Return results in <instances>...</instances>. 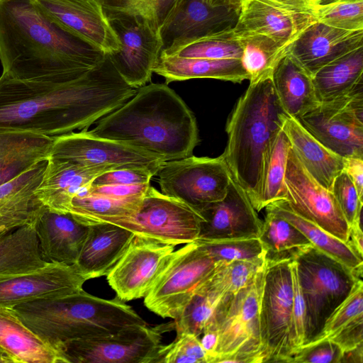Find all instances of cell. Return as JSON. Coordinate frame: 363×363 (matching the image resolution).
<instances>
[{
  "label": "cell",
  "instance_id": "6da1fadb",
  "mask_svg": "<svg viewBox=\"0 0 363 363\" xmlns=\"http://www.w3.org/2000/svg\"><path fill=\"white\" fill-rule=\"evenodd\" d=\"M108 55L82 76L67 82L0 77V128L56 137L88 129L136 93Z\"/></svg>",
  "mask_w": 363,
  "mask_h": 363
},
{
  "label": "cell",
  "instance_id": "7a4b0ae2",
  "mask_svg": "<svg viewBox=\"0 0 363 363\" xmlns=\"http://www.w3.org/2000/svg\"><path fill=\"white\" fill-rule=\"evenodd\" d=\"M105 56L56 23L35 0H0L2 74L20 80L67 82Z\"/></svg>",
  "mask_w": 363,
  "mask_h": 363
},
{
  "label": "cell",
  "instance_id": "3957f363",
  "mask_svg": "<svg viewBox=\"0 0 363 363\" xmlns=\"http://www.w3.org/2000/svg\"><path fill=\"white\" fill-rule=\"evenodd\" d=\"M88 130L96 137L125 143L170 161L192 155L199 143L196 118L167 84L143 86Z\"/></svg>",
  "mask_w": 363,
  "mask_h": 363
},
{
  "label": "cell",
  "instance_id": "277c9868",
  "mask_svg": "<svg viewBox=\"0 0 363 363\" xmlns=\"http://www.w3.org/2000/svg\"><path fill=\"white\" fill-rule=\"evenodd\" d=\"M284 114L269 75L250 82L227 122L228 142L222 155L233 179L245 191L254 208L264 157L281 130Z\"/></svg>",
  "mask_w": 363,
  "mask_h": 363
},
{
  "label": "cell",
  "instance_id": "5b68a950",
  "mask_svg": "<svg viewBox=\"0 0 363 363\" xmlns=\"http://www.w3.org/2000/svg\"><path fill=\"white\" fill-rule=\"evenodd\" d=\"M13 308L29 328L60 352L65 344L72 340L108 336L131 325L146 324L117 296L104 299L83 289L65 296L19 304Z\"/></svg>",
  "mask_w": 363,
  "mask_h": 363
},
{
  "label": "cell",
  "instance_id": "8992f818",
  "mask_svg": "<svg viewBox=\"0 0 363 363\" xmlns=\"http://www.w3.org/2000/svg\"><path fill=\"white\" fill-rule=\"evenodd\" d=\"M295 260L306 308V344L320 333L327 319L361 278L313 245L300 252Z\"/></svg>",
  "mask_w": 363,
  "mask_h": 363
},
{
  "label": "cell",
  "instance_id": "52a82bcc",
  "mask_svg": "<svg viewBox=\"0 0 363 363\" xmlns=\"http://www.w3.org/2000/svg\"><path fill=\"white\" fill-rule=\"evenodd\" d=\"M265 265L247 287L231 295L220 314L218 342L210 363L264 362L259 304Z\"/></svg>",
  "mask_w": 363,
  "mask_h": 363
},
{
  "label": "cell",
  "instance_id": "ba28073f",
  "mask_svg": "<svg viewBox=\"0 0 363 363\" xmlns=\"http://www.w3.org/2000/svg\"><path fill=\"white\" fill-rule=\"evenodd\" d=\"M216 266L217 261L196 240L186 244L172 253L144 304L162 318H177Z\"/></svg>",
  "mask_w": 363,
  "mask_h": 363
},
{
  "label": "cell",
  "instance_id": "9c48e42d",
  "mask_svg": "<svg viewBox=\"0 0 363 363\" xmlns=\"http://www.w3.org/2000/svg\"><path fill=\"white\" fill-rule=\"evenodd\" d=\"M157 175L162 194L197 213L226 195L232 176L223 157L193 155L164 162Z\"/></svg>",
  "mask_w": 363,
  "mask_h": 363
},
{
  "label": "cell",
  "instance_id": "30bf717a",
  "mask_svg": "<svg viewBox=\"0 0 363 363\" xmlns=\"http://www.w3.org/2000/svg\"><path fill=\"white\" fill-rule=\"evenodd\" d=\"M202 220L201 215L184 203L150 186L135 215L111 223L136 236L175 247L196 241Z\"/></svg>",
  "mask_w": 363,
  "mask_h": 363
},
{
  "label": "cell",
  "instance_id": "8fae6325",
  "mask_svg": "<svg viewBox=\"0 0 363 363\" xmlns=\"http://www.w3.org/2000/svg\"><path fill=\"white\" fill-rule=\"evenodd\" d=\"M323 145L342 157H363V85L320 101L297 119Z\"/></svg>",
  "mask_w": 363,
  "mask_h": 363
},
{
  "label": "cell",
  "instance_id": "7c38bea8",
  "mask_svg": "<svg viewBox=\"0 0 363 363\" xmlns=\"http://www.w3.org/2000/svg\"><path fill=\"white\" fill-rule=\"evenodd\" d=\"M169 328L131 325L111 335L70 341L61 350L68 363H154Z\"/></svg>",
  "mask_w": 363,
  "mask_h": 363
},
{
  "label": "cell",
  "instance_id": "4fadbf2b",
  "mask_svg": "<svg viewBox=\"0 0 363 363\" xmlns=\"http://www.w3.org/2000/svg\"><path fill=\"white\" fill-rule=\"evenodd\" d=\"M291 260L266 262L259 304L264 362H287L291 354L289 333L293 302Z\"/></svg>",
  "mask_w": 363,
  "mask_h": 363
},
{
  "label": "cell",
  "instance_id": "5bb4252c",
  "mask_svg": "<svg viewBox=\"0 0 363 363\" xmlns=\"http://www.w3.org/2000/svg\"><path fill=\"white\" fill-rule=\"evenodd\" d=\"M107 16L120 42L119 50L108 55L114 67L130 86L146 85L164 48L161 34L138 16Z\"/></svg>",
  "mask_w": 363,
  "mask_h": 363
},
{
  "label": "cell",
  "instance_id": "9a60e30c",
  "mask_svg": "<svg viewBox=\"0 0 363 363\" xmlns=\"http://www.w3.org/2000/svg\"><path fill=\"white\" fill-rule=\"evenodd\" d=\"M285 186V200L293 211L343 242H349L350 225L333 194L307 172L291 147Z\"/></svg>",
  "mask_w": 363,
  "mask_h": 363
},
{
  "label": "cell",
  "instance_id": "2e32d148",
  "mask_svg": "<svg viewBox=\"0 0 363 363\" xmlns=\"http://www.w3.org/2000/svg\"><path fill=\"white\" fill-rule=\"evenodd\" d=\"M50 157L85 167H139L158 170L165 162L125 143L94 136L88 129L55 137Z\"/></svg>",
  "mask_w": 363,
  "mask_h": 363
},
{
  "label": "cell",
  "instance_id": "e0dca14e",
  "mask_svg": "<svg viewBox=\"0 0 363 363\" xmlns=\"http://www.w3.org/2000/svg\"><path fill=\"white\" fill-rule=\"evenodd\" d=\"M174 246L135 235L107 274V281L123 301L145 297L165 267Z\"/></svg>",
  "mask_w": 363,
  "mask_h": 363
},
{
  "label": "cell",
  "instance_id": "ac0fdd59",
  "mask_svg": "<svg viewBox=\"0 0 363 363\" xmlns=\"http://www.w3.org/2000/svg\"><path fill=\"white\" fill-rule=\"evenodd\" d=\"M86 278L75 264L48 262L29 272L0 279V306L14 307L83 289Z\"/></svg>",
  "mask_w": 363,
  "mask_h": 363
},
{
  "label": "cell",
  "instance_id": "d6986e66",
  "mask_svg": "<svg viewBox=\"0 0 363 363\" xmlns=\"http://www.w3.org/2000/svg\"><path fill=\"white\" fill-rule=\"evenodd\" d=\"M65 30L105 55L120 49V42L99 0H35Z\"/></svg>",
  "mask_w": 363,
  "mask_h": 363
},
{
  "label": "cell",
  "instance_id": "ffe728a7",
  "mask_svg": "<svg viewBox=\"0 0 363 363\" xmlns=\"http://www.w3.org/2000/svg\"><path fill=\"white\" fill-rule=\"evenodd\" d=\"M199 214L203 220L197 240L259 238L262 221L245 191L233 178L225 196Z\"/></svg>",
  "mask_w": 363,
  "mask_h": 363
},
{
  "label": "cell",
  "instance_id": "44dd1931",
  "mask_svg": "<svg viewBox=\"0 0 363 363\" xmlns=\"http://www.w3.org/2000/svg\"><path fill=\"white\" fill-rule=\"evenodd\" d=\"M363 47V30H346L317 20L290 44L287 53L310 75L335 59Z\"/></svg>",
  "mask_w": 363,
  "mask_h": 363
},
{
  "label": "cell",
  "instance_id": "7402d4cb",
  "mask_svg": "<svg viewBox=\"0 0 363 363\" xmlns=\"http://www.w3.org/2000/svg\"><path fill=\"white\" fill-rule=\"evenodd\" d=\"M315 20L313 14L293 12L269 0H243L233 32L263 35L288 48Z\"/></svg>",
  "mask_w": 363,
  "mask_h": 363
},
{
  "label": "cell",
  "instance_id": "603a6c76",
  "mask_svg": "<svg viewBox=\"0 0 363 363\" xmlns=\"http://www.w3.org/2000/svg\"><path fill=\"white\" fill-rule=\"evenodd\" d=\"M122 168L118 166L85 167L50 157L35 194L47 209L67 214L72 199L90 186L96 177Z\"/></svg>",
  "mask_w": 363,
  "mask_h": 363
},
{
  "label": "cell",
  "instance_id": "cb8c5ba5",
  "mask_svg": "<svg viewBox=\"0 0 363 363\" xmlns=\"http://www.w3.org/2000/svg\"><path fill=\"white\" fill-rule=\"evenodd\" d=\"M239 12L231 7L211 6L206 0H181L161 32L164 48L176 40L230 30L237 23Z\"/></svg>",
  "mask_w": 363,
  "mask_h": 363
},
{
  "label": "cell",
  "instance_id": "d4e9b609",
  "mask_svg": "<svg viewBox=\"0 0 363 363\" xmlns=\"http://www.w3.org/2000/svg\"><path fill=\"white\" fill-rule=\"evenodd\" d=\"M42 258L47 262L73 264L77 261L89 233V226L69 214L46 208L35 223Z\"/></svg>",
  "mask_w": 363,
  "mask_h": 363
},
{
  "label": "cell",
  "instance_id": "484cf974",
  "mask_svg": "<svg viewBox=\"0 0 363 363\" xmlns=\"http://www.w3.org/2000/svg\"><path fill=\"white\" fill-rule=\"evenodd\" d=\"M46 164L47 161L41 162L0 185V239L18 228L35 223L45 209L35 191Z\"/></svg>",
  "mask_w": 363,
  "mask_h": 363
},
{
  "label": "cell",
  "instance_id": "4316f807",
  "mask_svg": "<svg viewBox=\"0 0 363 363\" xmlns=\"http://www.w3.org/2000/svg\"><path fill=\"white\" fill-rule=\"evenodd\" d=\"M89 226L88 235L74 263L87 280L107 275L135 236L130 230L111 223Z\"/></svg>",
  "mask_w": 363,
  "mask_h": 363
},
{
  "label": "cell",
  "instance_id": "83f0119b",
  "mask_svg": "<svg viewBox=\"0 0 363 363\" xmlns=\"http://www.w3.org/2000/svg\"><path fill=\"white\" fill-rule=\"evenodd\" d=\"M54 138L31 130L0 128V185L47 161Z\"/></svg>",
  "mask_w": 363,
  "mask_h": 363
},
{
  "label": "cell",
  "instance_id": "f1b7e54d",
  "mask_svg": "<svg viewBox=\"0 0 363 363\" xmlns=\"http://www.w3.org/2000/svg\"><path fill=\"white\" fill-rule=\"evenodd\" d=\"M0 348L13 363H68L62 352L22 321L13 307L0 306Z\"/></svg>",
  "mask_w": 363,
  "mask_h": 363
},
{
  "label": "cell",
  "instance_id": "f546056e",
  "mask_svg": "<svg viewBox=\"0 0 363 363\" xmlns=\"http://www.w3.org/2000/svg\"><path fill=\"white\" fill-rule=\"evenodd\" d=\"M281 130L307 172L330 191L335 177L343 171V157L323 145L297 119L286 114L282 116Z\"/></svg>",
  "mask_w": 363,
  "mask_h": 363
},
{
  "label": "cell",
  "instance_id": "4dcf8cb0",
  "mask_svg": "<svg viewBox=\"0 0 363 363\" xmlns=\"http://www.w3.org/2000/svg\"><path fill=\"white\" fill-rule=\"evenodd\" d=\"M272 81L278 101L289 116L298 119L320 103L312 76L287 52L276 65Z\"/></svg>",
  "mask_w": 363,
  "mask_h": 363
},
{
  "label": "cell",
  "instance_id": "1f68e13d",
  "mask_svg": "<svg viewBox=\"0 0 363 363\" xmlns=\"http://www.w3.org/2000/svg\"><path fill=\"white\" fill-rule=\"evenodd\" d=\"M153 72L163 77L166 84L191 79H215L241 83L249 75L239 59L186 58L161 52Z\"/></svg>",
  "mask_w": 363,
  "mask_h": 363
},
{
  "label": "cell",
  "instance_id": "d6a6232c",
  "mask_svg": "<svg viewBox=\"0 0 363 363\" xmlns=\"http://www.w3.org/2000/svg\"><path fill=\"white\" fill-rule=\"evenodd\" d=\"M284 218L297 228L318 250L343 264L362 278L363 257H360L350 242H345L313 223L302 218L288 205L286 200H279L265 207Z\"/></svg>",
  "mask_w": 363,
  "mask_h": 363
},
{
  "label": "cell",
  "instance_id": "836d02e7",
  "mask_svg": "<svg viewBox=\"0 0 363 363\" xmlns=\"http://www.w3.org/2000/svg\"><path fill=\"white\" fill-rule=\"evenodd\" d=\"M319 101H328L363 85V47L329 62L312 76Z\"/></svg>",
  "mask_w": 363,
  "mask_h": 363
},
{
  "label": "cell",
  "instance_id": "e575fe53",
  "mask_svg": "<svg viewBox=\"0 0 363 363\" xmlns=\"http://www.w3.org/2000/svg\"><path fill=\"white\" fill-rule=\"evenodd\" d=\"M35 223L27 224L0 239V279L29 272L45 265Z\"/></svg>",
  "mask_w": 363,
  "mask_h": 363
},
{
  "label": "cell",
  "instance_id": "d590c367",
  "mask_svg": "<svg viewBox=\"0 0 363 363\" xmlns=\"http://www.w3.org/2000/svg\"><path fill=\"white\" fill-rule=\"evenodd\" d=\"M230 296L216 289L207 280L174 319L177 335L191 333L199 337L206 331L216 330L218 316Z\"/></svg>",
  "mask_w": 363,
  "mask_h": 363
},
{
  "label": "cell",
  "instance_id": "8d00e7d4",
  "mask_svg": "<svg viewBox=\"0 0 363 363\" xmlns=\"http://www.w3.org/2000/svg\"><path fill=\"white\" fill-rule=\"evenodd\" d=\"M260 240L267 262L294 259L304 249L312 246L310 240L294 225L277 213L265 208Z\"/></svg>",
  "mask_w": 363,
  "mask_h": 363
},
{
  "label": "cell",
  "instance_id": "74e56055",
  "mask_svg": "<svg viewBox=\"0 0 363 363\" xmlns=\"http://www.w3.org/2000/svg\"><path fill=\"white\" fill-rule=\"evenodd\" d=\"M291 145L281 130L268 147L263 160L257 211L286 199L285 175Z\"/></svg>",
  "mask_w": 363,
  "mask_h": 363
},
{
  "label": "cell",
  "instance_id": "f35d334b",
  "mask_svg": "<svg viewBox=\"0 0 363 363\" xmlns=\"http://www.w3.org/2000/svg\"><path fill=\"white\" fill-rule=\"evenodd\" d=\"M143 198L121 199L91 194L77 196L72 199L67 214L86 225L112 223L135 215Z\"/></svg>",
  "mask_w": 363,
  "mask_h": 363
},
{
  "label": "cell",
  "instance_id": "ab89813d",
  "mask_svg": "<svg viewBox=\"0 0 363 363\" xmlns=\"http://www.w3.org/2000/svg\"><path fill=\"white\" fill-rule=\"evenodd\" d=\"M161 52L186 58L241 60L242 57V45L235 37L233 28L202 37L174 41Z\"/></svg>",
  "mask_w": 363,
  "mask_h": 363
},
{
  "label": "cell",
  "instance_id": "60d3db41",
  "mask_svg": "<svg viewBox=\"0 0 363 363\" xmlns=\"http://www.w3.org/2000/svg\"><path fill=\"white\" fill-rule=\"evenodd\" d=\"M242 48V63L249 75L250 82L272 75L281 57L287 52L286 47L273 39L258 34L235 36Z\"/></svg>",
  "mask_w": 363,
  "mask_h": 363
},
{
  "label": "cell",
  "instance_id": "b9f144b4",
  "mask_svg": "<svg viewBox=\"0 0 363 363\" xmlns=\"http://www.w3.org/2000/svg\"><path fill=\"white\" fill-rule=\"evenodd\" d=\"M181 0H99L106 14L138 16L161 32Z\"/></svg>",
  "mask_w": 363,
  "mask_h": 363
},
{
  "label": "cell",
  "instance_id": "7bdbcfd3",
  "mask_svg": "<svg viewBox=\"0 0 363 363\" xmlns=\"http://www.w3.org/2000/svg\"><path fill=\"white\" fill-rule=\"evenodd\" d=\"M265 264V257L253 260L217 261L216 270L208 282L219 291L233 295L248 286Z\"/></svg>",
  "mask_w": 363,
  "mask_h": 363
},
{
  "label": "cell",
  "instance_id": "ee69618b",
  "mask_svg": "<svg viewBox=\"0 0 363 363\" xmlns=\"http://www.w3.org/2000/svg\"><path fill=\"white\" fill-rule=\"evenodd\" d=\"M196 241L216 261L253 260L264 257L258 238Z\"/></svg>",
  "mask_w": 363,
  "mask_h": 363
},
{
  "label": "cell",
  "instance_id": "f6af8a7d",
  "mask_svg": "<svg viewBox=\"0 0 363 363\" xmlns=\"http://www.w3.org/2000/svg\"><path fill=\"white\" fill-rule=\"evenodd\" d=\"M362 316L363 282L362 279H358L348 296L327 319L320 333L309 342L330 339L346 325Z\"/></svg>",
  "mask_w": 363,
  "mask_h": 363
},
{
  "label": "cell",
  "instance_id": "bcb514c9",
  "mask_svg": "<svg viewBox=\"0 0 363 363\" xmlns=\"http://www.w3.org/2000/svg\"><path fill=\"white\" fill-rule=\"evenodd\" d=\"M317 21L346 30H363V0L318 6Z\"/></svg>",
  "mask_w": 363,
  "mask_h": 363
},
{
  "label": "cell",
  "instance_id": "7dc6e473",
  "mask_svg": "<svg viewBox=\"0 0 363 363\" xmlns=\"http://www.w3.org/2000/svg\"><path fill=\"white\" fill-rule=\"evenodd\" d=\"M154 363H208V354L198 336L181 333L170 344L160 346Z\"/></svg>",
  "mask_w": 363,
  "mask_h": 363
},
{
  "label": "cell",
  "instance_id": "c3c4849f",
  "mask_svg": "<svg viewBox=\"0 0 363 363\" xmlns=\"http://www.w3.org/2000/svg\"><path fill=\"white\" fill-rule=\"evenodd\" d=\"M330 191L349 225L354 223H362L363 199L359 196L355 186L345 172H341L335 177Z\"/></svg>",
  "mask_w": 363,
  "mask_h": 363
},
{
  "label": "cell",
  "instance_id": "681fc988",
  "mask_svg": "<svg viewBox=\"0 0 363 363\" xmlns=\"http://www.w3.org/2000/svg\"><path fill=\"white\" fill-rule=\"evenodd\" d=\"M290 267L293 283V302L289 340L291 354L294 350L306 343V308L305 300L298 278L295 258L291 261Z\"/></svg>",
  "mask_w": 363,
  "mask_h": 363
},
{
  "label": "cell",
  "instance_id": "f907efd6",
  "mask_svg": "<svg viewBox=\"0 0 363 363\" xmlns=\"http://www.w3.org/2000/svg\"><path fill=\"white\" fill-rule=\"evenodd\" d=\"M342 354L336 343L325 339L302 345L292 352L287 362L340 363Z\"/></svg>",
  "mask_w": 363,
  "mask_h": 363
},
{
  "label": "cell",
  "instance_id": "816d5d0a",
  "mask_svg": "<svg viewBox=\"0 0 363 363\" xmlns=\"http://www.w3.org/2000/svg\"><path fill=\"white\" fill-rule=\"evenodd\" d=\"M158 171L156 169L139 167L111 170L96 177L91 186L150 184L152 177L157 175Z\"/></svg>",
  "mask_w": 363,
  "mask_h": 363
},
{
  "label": "cell",
  "instance_id": "f5cc1de1",
  "mask_svg": "<svg viewBox=\"0 0 363 363\" xmlns=\"http://www.w3.org/2000/svg\"><path fill=\"white\" fill-rule=\"evenodd\" d=\"M150 184L135 185L90 186L87 194L104 196L115 199L143 198Z\"/></svg>",
  "mask_w": 363,
  "mask_h": 363
},
{
  "label": "cell",
  "instance_id": "db71d44e",
  "mask_svg": "<svg viewBox=\"0 0 363 363\" xmlns=\"http://www.w3.org/2000/svg\"><path fill=\"white\" fill-rule=\"evenodd\" d=\"M329 340L336 343L343 352L363 345V316L346 325Z\"/></svg>",
  "mask_w": 363,
  "mask_h": 363
},
{
  "label": "cell",
  "instance_id": "11a10c76",
  "mask_svg": "<svg viewBox=\"0 0 363 363\" xmlns=\"http://www.w3.org/2000/svg\"><path fill=\"white\" fill-rule=\"evenodd\" d=\"M343 171L352 182L360 199H363V157H343Z\"/></svg>",
  "mask_w": 363,
  "mask_h": 363
},
{
  "label": "cell",
  "instance_id": "9f6ffc18",
  "mask_svg": "<svg viewBox=\"0 0 363 363\" xmlns=\"http://www.w3.org/2000/svg\"><path fill=\"white\" fill-rule=\"evenodd\" d=\"M275 4L293 12L314 15L318 6L316 0H269ZM315 16V15H314Z\"/></svg>",
  "mask_w": 363,
  "mask_h": 363
},
{
  "label": "cell",
  "instance_id": "6f0895ef",
  "mask_svg": "<svg viewBox=\"0 0 363 363\" xmlns=\"http://www.w3.org/2000/svg\"><path fill=\"white\" fill-rule=\"evenodd\" d=\"M349 242L358 255L363 257V233L362 223H354L350 225Z\"/></svg>",
  "mask_w": 363,
  "mask_h": 363
},
{
  "label": "cell",
  "instance_id": "680465c9",
  "mask_svg": "<svg viewBox=\"0 0 363 363\" xmlns=\"http://www.w3.org/2000/svg\"><path fill=\"white\" fill-rule=\"evenodd\" d=\"M363 345L352 350L343 352L340 362L362 363Z\"/></svg>",
  "mask_w": 363,
  "mask_h": 363
},
{
  "label": "cell",
  "instance_id": "91938a15",
  "mask_svg": "<svg viewBox=\"0 0 363 363\" xmlns=\"http://www.w3.org/2000/svg\"><path fill=\"white\" fill-rule=\"evenodd\" d=\"M213 6H226L234 8L240 11L243 0H206Z\"/></svg>",
  "mask_w": 363,
  "mask_h": 363
},
{
  "label": "cell",
  "instance_id": "94428289",
  "mask_svg": "<svg viewBox=\"0 0 363 363\" xmlns=\"http://www.w3.org/2000/svg\"><path fill=\"white\" fill-rule=\"evenodd\" d=\"M360 0H316V3L318 6L330 4L337 2H343V1H355Z\"/></svg>",
  "mask_w": 363,
  "mask_h": 363
},
{
  "label": "cell",
  "instance_id": "6125c7cd",
  "mask_svg": "<svg viewBox=\"0 0 363 363\" xmlns=\"http://www.w3.org/2000/svg\"><path fill=\"white\" fill-rule=\"evenodd\" d=\"M0 363H13L9 355L0 348Z\"/></svg>",
  "mask_w": 363,
  "mask_h": 363
}]
</instances>
